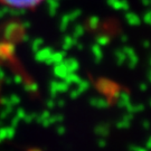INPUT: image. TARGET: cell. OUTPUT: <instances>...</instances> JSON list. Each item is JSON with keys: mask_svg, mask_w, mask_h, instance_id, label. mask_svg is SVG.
<instances>
[{"mask_svg": "<svg viewBox=\"0 0 151 151\" xmlns=\"http://www.w3.org/2000/svg\"><path fill=\"white\" fill-rule=\"evenodd\" d=\"M2 4L12 7V8H19V9H27L34 8L39 5L44 0H0Z\"/></svg>", "mask_w": 151, "mask_h": 151, "instance_id": "obj_1", "label": "cell"}]
</instances>
